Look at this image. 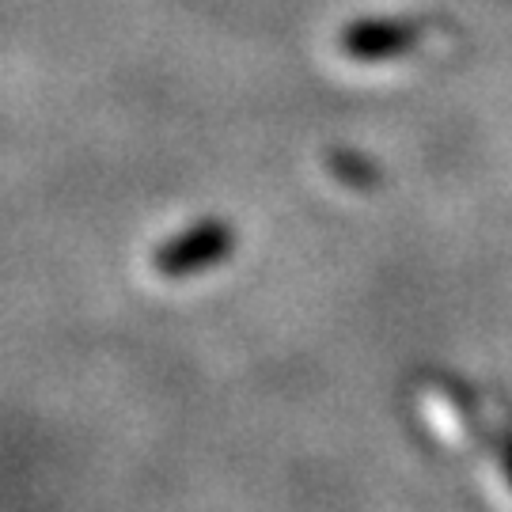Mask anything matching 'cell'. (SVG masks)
<instances>
[{
  "label": "cell",
  "mask_w": 512,
  "mask_h": 512,
  "mask_svg": "<svg viewBox=\"0 0 512 512\" xmlns=\"http://www.w3.org/2000/svg\"><path fill=\"white\" fill-rule=\"evenodd\" d=\"M421 27L414 19H353L338 35L342 54L353 61H391L418 46Z\"/></svg>",
  "instance_id": "7a4b0ae2"
},
{
  "label": "cell",
  "mask_w": 512,
  "mask_h": 512,
  "mask_svg": "<svg viewBox=\"0 0 512 512\" xmlns=\"http://www.w3.org/2000/svg\"><path fill=\"white\" fill-rule=\"evenodd\" d=\"M497 452H501V467H505V478H509V486H512V425L501 433V448H497Z\"/></svg>",
  "instance_id": "3957f363"
},
{
  "label": "cell",
  "mask_w": 512,
  "mask_h": 512,
  "mask_svg": "<svg viewBox=\"0 0 512 512\" xmlns=\"http://www.w3.org/2000/svg\"><path fill=\"white\" fill-rule=\"evenodd\" d=\"M236 247V232L224 220H198L186 232L171 236L156 251V270L164 277H194L220 266Z\"/></svg>",
  "instance_id": "6da1fadb"
}]
</instances>
